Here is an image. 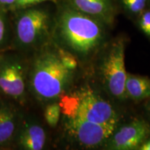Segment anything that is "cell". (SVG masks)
Masks as SVG:
<instances>
[{
    "label": "cell",
    "mask_w": 150,
    "mask_h": 150,
    "mask_svg": "<svg viewBox=\"0 0 150 150\" xmlns=\"http://www.w3.org/2000/svg\"><path fill=\"white\" fill-rule=\"evenodd\" d=\"M56 5L52 40L59 42L62 48L75 56H88L104 40V24L62 1Z\"/></svg>",
    "instance_id": "6da1fadb"
},
{
    "label": "cell",
    "mask_w": 150,
    "mask_h": 150,
    "mask_svg": "<svg viewBox=\"0 0 150 150\" xmlns=\"http://www.w3.org/2000/svg\"><path fill=\"white\" fill-rule=\"evenodd\" d=\"M51 42L37 50L28 68L30 91L37 100L44 104L61 98L70 88L74 76V71L62 63L57 45Z\"/></svg>",
    "instance_id": "7a4b0ae2"
},
{
    "label": "cell",
    "mask_w": 150,
    "mask_h": 150,
    "mask_svg": "<svg viewBox=\"0 0 150 150\" xmlns=\"http://www.w3.org/2000/svg\"><path fill=\"white\" fill-rule=\"evenodd\" d=\"M13 42L21 51H35L52 40L54 14L38 4L11 11Z\"/></svg>",
    "instance_id": "3957f363"
},
{
    "label": "cell",
    "mask_w": 150,
    "mask_h": 150,
    "mask_svg": "<svg viewBox=\"0 0 150 150\" xmlns=\"http://www.w3.org/2000/svg\"><path fill=\"white\" fill-rule=\"evenodd\" d=\"M61 113L65 118L102 127L115 131L118 117L107 101L90 88H84L59 99Z\"/></svg>",
    "instance_id": "277c9868"
},
{
    "label": "cell",
    "mask_w": 150,
    "mask_h": 150,
    "mask_svg": "<svg viewBox=\"0 0 150 150\" xmlns=\"http://www.w3.org/2000/svg\"><path fill=\"white\" fill-rule=\"evenodd\" d=\"M29 65L15 54H0V92L15 101L23 102L27 86Z\"/></svg>",
    "instance_id": "5b68a950"
},
{
    "label": "cell",
    "mask_w": 150,
    "mask_h": 150,
    "mask_svg": "<svg viewBox=\"0 0 150 150\" xmlns=\"http://www.w3.org/2000/svg\"><path fill=\"white\" fill-rule=\"evenodd\" d=\"M125 50L123 40L115 41L108 50L102 65V74L106 88L112 97L119 99L127 97Z\"/></svg>",
    "instance_id": "8992f818"
},
{
    "label": "cell",
    "mask_w": 150,
    "mask_h": 150,
    "mask_svg": "<svg viewBox=\"0 0 150 150\" xmlns=\"http://www.w3.org/2000/svg\"><path fill=\"white\" fill-rule=\"evenodd\" d=\"M150 128L145 122L136 120L114 131L107 140L110 149L131 150L138 149L147 140Z\"/></svg>",
    "instance_id": "52a82bcc"
},
{
    "label": "cell",
    "mask_w": 150,
    "mask_h": 150,
    "mask_svg": "<svg viewBox=\"0 0 150 150\" xmlns=\"http://www.w3.org/2000/svg\"><path fill=\"white\" fill-rule=\"evenodd\" d=\"M47 135L40 124L32 119L20 120L14 141L20 149L41 150L46 143Z\"/></svg>",
    "instance_id": "ba28073f"
},
{
    "label": "cell",
    "mask_w": 150,
    "mask_h": 150,
    "mask_svg": "<svg viewBox=\"0 0 150 150\" xmlns=\"http://www.w3.org/2000/svg\"><path fill=\"white\" fill-rule=\"evenodd\" d=\"M62 2L104 24H111L115 18L111 0H62Z\"/></svg>",
    "instance_id": "9c48e42d"
},
{
    "label": "cell",
    "mask_w": 150,
    "mask_h": 150,
    "mask_svg": "<svg viewBox=\"0 0 150 150\" xmlns=\"http://www.w3.org/2000/svg\"><path fill=\"white\" fill-rule=\"evenodd\" d=\"M20 121L18 112L12 105L0 102V147L14 141Z\"/></svg>",
    "instance_id": "30bf717a"
},
{
    "label": "cell",
    "mask_w": 150,
    "mask_h": 150,
    "mask_svg": "<svg viewBox=\"0 0 150 150\" xmlns=\"http://www.w3.org/2000/svg\"><path fill=\"white\" fill-rule=\"evenodd\" d=\"M125 91L127 97L135 100L150 97V79L127 74Z\"/></svg>",
    "instance_id": "8fae6325"
},
{
    "label": "cell",
    "mask_w": 150,
    "mask_h": 150,
    "mask_svg": "<svg viewBox=\"0 0 150 150\" xmlns=\"http://www.w3.org/2000/svg\"><path fill=\"white\" fill-rule=\"evenodd\" d=\"M13 42V28L11 13L0 7V51L4 50Z\"/></svg>",
    "instance_id": "7c38bea8"
},
{
    "label": "cell",
    "mask_w": 150,
    "mask_h": 150,
    "mask_svg": "<svg viewBox=\"0 0 150 150\" xmlns=\"http://www.w3.org/2000/svg\"><path fill=\"white\" fill-rule=\"evenodd\" d=\"M61 114L59 102H53L47 104L44 111V117L47 125L52 128L58 125Z\"/></svg>",
    "instance_id": "4fadbf2b"
},
{
    "label": "cell",
    "mask_w": 150,
    "mask_h": 150,
    "mask_svg": "<svg viewBox=\"0 0 150 150\" xmlns=\"http://www.w3.org/2000/svg\"><path fill=\"white\" fill-rule=\"evenodd\" d=\"M57 49L63 64L69 70L72 71L76 70L78 66V62L76 56L67 50L61 47L58 45Z\"/></svg>",
    "instance_id": "5bb4252c"
},
{
    "label": "cell",
    "mask_w": 150,
    "mask_h": 150,
    "mask_svg": "<svg viewBox=\"0 0 150 150\" xmlns=\"http://www.w3.org/2000/svg\"><path fill=\"white\" fill-rule=\"evenodd\" d=\"M122 2L131 13L138 14L145 8L147 0H122Z\"/></svg>",
    "instance_id": "9a60e30c"
},
{
    "label": "cell",
    "mask_w": 150,
    "mask_h": 150,
    "mask_svg": "<svg viewBox=\"0 0 150 150\" xmlns=\"http://www.w3.org/2000/svg\"><path fill=\"white\" fill-rule=\"evenodd\" d=\"M139 25L142 32L150 37V11H145L142 14L139 21Z\"/></svg>",
    "instance_id": "2e32d148"
},
{
    "label": "cell",
    "mask_w": 150,
    "mask_h": 150,
    "mask_svg": "<svg viewBox=\"0 0 150 150\" xmlns=\"http://www.w3.org/2000/svg\"><path fill=\"white\" fill-rule=\"evenodd\" d=\"M29 2L30 0H16L13 6L11 11L18 10V9H22L29 7Z\"/></svg>",
    "instance_id": "e0dca14e"
},
{
    "label": "cell",
    "mask_w": 150,
    "mask_h": 150,
    "mask_svg": "<svg viewBox=\"0 0 150 150\" xmlns=\"http://www.w3.org/2000/svg\"><path fill=\"white\" fill-rule=\"evenodd\" d=\"M16 0H0V7L11 12Z\"/></svg>",
    "instance_id": "ac0fdd59"
},
{
    "label": "cell",
    "mask_w": 150,
    "mask_h": 150,
    "mask_svg": "<svg viewBox=\"0 0 150 150\" xmlns=\"http://www.w3.org/2000/svg\"><path fill=\"white\" fill-rule=\"evenodd\" d=\"M53 3L55 4H57L59 3V0H30L29 6H32L41 4L44 3Z\"/></svg>",
    "instance_id": "d6986e66"
},
{
    "label": "cell",
    "mask_w": 150,
    "mask_h": 150,
    "mask_svg": "<svg viewBox=\"0 0 150 150\" xmlns=\"http://www.w3.org/2000/svg\"><path fill=\"white\" fill-rule=\"evenodd\" d=\"M138 149L140 150H150V140H146L142 142Z\"/></svg>",
    "instance_id": "ffe728a7"
},
{
    "label": "cell",
    "mask_w": 150,
    "mask_h": 150,
    "mask_svg": "<svg viewBox=\"0 0 150 150\" xmlns=\"http://www.w3.org/2000/svg\"><path fill=\"white\" fill-rule=\"evenodd\" d=\"M149 111H150V106H149Z\"/></svg>",
    "instance_id": "44dd1931"
}]
</instances>
